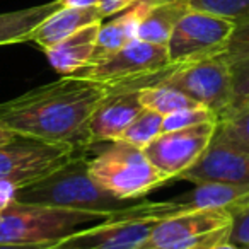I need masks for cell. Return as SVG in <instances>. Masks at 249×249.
<instances>
[{"label":"cell","mask_w":249,"mask_h":249,"mask_svg":"<svg viewBox=\"0 0 249 249\" xmlns=\"http://www.w3.org/2000/svg\"><path fill=\"white\" fill-rule=\"evenodd\" d=\"M89 176L101 190L123 201H139L173 178L156 167L143 149L123 140L109 142L89 159Z\"/></svg>","instance_id":"obj_5"},{"label":"cell","mask_w":249,"mask_h":249,"mask_svg":"<svg viewBox=\"0 0 249 249\" xmlns=\"http://www.w3.org/2000/svg\"><path fill=\"white\" fill-rule=\"evenodd\" d=\"M212 244H213V242H212ZM208 248V246H205V248H200V249H207Z\"/></svg>","instance_id":"obj_34"},{"label":"cell","mask_w":249,"mask_h":249,"mask_svg":"<svg viewBox=\"0 0 249 249\" xmlns=\"http://www.w3.org/2000/svg\"><path fill=\"white\" fill-rule=\"evenodd\" d=\"M139 0H99L97 2V9H99L103 18H109V16H116L123 12L124 9L132 7Z\"/></svg>","instance_id":"obj_27"},{"label":"cell","mask_w":249,"mask_h":249,"mask_svg":"<svg viewBox=\"0 0 249 249\" xmlns=\"http://www.w3.org/2000/svg\"><path fill=\"white\" fill-rule=\"evenodd\" d=\"M101 24L103 21L86 26L63 41L43 50L50 65L58 73H62V77H69L89 65L96 55Z\"/></svg>","instance_id":"obj_14"},{"label":"cell","mask_w":249,"mask_h":249,"mask_svg":"<svg viewBox=\"0 0 249 249\" xmlns=\"http://www.w3.org/2000/svg\"><path fill=\"white\" fill-rule=\"evenodd\" d=\"M16 137H18V133L11 132V130L4 128V126H0V145H4V143L11 142V140H14Z\"/></svg>","instance_id":"obj_32"},{"label":"cell","mask_w":249,"mask_h":249,"mask_svg":"<svg viewBox=\"0 0 249 249\" xmlns=\"http://www.w3.org/2000/svg\"><path fill=\"white\" fill-rule=\"evenodd\" d=\"M218 123H205L191 128L162 132L143 149L145 156L162 173L178 179L208 149Z\"/></svg>","instance_id":"obj_10"},{"label":"cell","mask_w":249,"mask_h":249,"mask_svg":"<svg viewBox=\"0 0 249 249\" xmlns=\"http://www.w3.org/2000/svg\"><path fill=\"white\" fill-rule=\"evenodd\" d=\"M99 0H62L63 7H90L97 5Z\"/></svg>","instance_id":"obj_29"},{"label":"cell","mask_w":249,"mask_h":249,"mask_svg":"<svg viewBox=\"0 0 249 249\" xmlns=\"http://www.w3.org/2000/svg\"><path fill=\"white\" fill-rule=\"evenodd\" d=\"M80 150L69 143L18 135L0 145V181L19 190L55 173Z\"/></svg>","instance_id":"obj_7"},{"label":"cell","mask_w":249,"mask_h":249,"mask_svg":"<svg viewBox=\"0 0 249 249\" xmlns=\"http://www.w3.org/2000/svg\"><path fill=\"white\" fill-rule=\"evenodd\" d=\"M149 86H169L190 96L198 104L210 107L218 118L227 111L232 96L231 60L222 53L188 60L183 63H171L166 69L150 73L123 86L106 89L139 90Z\"/></svg>","instance_id":"obj_4"},{"label":"cell","mask_w":249,"mask_h":249,"mask_svg":"<svg viewBox=\"0 0 249 249\" xmlns=\"http://www.w3.org/2000/svg\"><path fill=\"white\" fill-rule=\"evenodd\" d=\"M159 0H139L132 7L124 9L120 16L111 19L106 24H101L99 36H97V46L94 60L103 58L109 53L120 50L132 39H137V31L149 11ZM92 60V62H94Z\"/></svg>","instance_id":"obj_16"},{"label":"cell","mask_w":249,"mask_h":249,"mask_svg":"<svg viewBox=\"0 0 249 249\" xmlns=\"http://www.w3.org/2000/svg\"><path fill=\"white\" fill-rule=\"evenodd\" d=\"M229 241L234 242L239 248L249 246V203L232 212Z\"/></svg>","instance_id":"obj_26"},{"label":"cell","mask_w":249,"mask_h":249,"mask_svg":"<svg viewBox=\"0 0 249 249\" xmlns=\"http://www.w3.org/2000/svg\"><path fill=\"white\" fill-rule=\"evenodd\" d=\"M241 249H249V246H244V248H241Z\"/></svg>","instance_id":"obj_33"},{"label":"cell","mask_w":249,"mask_h":249,"mask_svg":"<svg viewBox=\"0 0 249 249\" xmlns=\"http://www.w3.org/2000/svg\"><path fill=\"white\" fill-rule=\"evenodd\" d=\"M86 154L87 150H80L50 176L19 188L16 200L72 210L107 212L114 215L123 213L126 208L135 205L137 201H123L111 196L90 179L89 159Z\"/></svg>","instance_id":"obj_2"},{"label":"cell","mask_w":249,"mask_h":249,"mask_svg":"<svg viewBox=\"0 0 249 249\" xmlns=\"http://www.w3.org/2000/svg\"><path fill=\"white\" fill-rule=\"evenodd\" d=\"M178 179L195 184H249V154L212 142L203 156Z\"/></svg>","instance_id":"obj_13"},{"label":"cell","mask_w":249,"mask_h":249,"mask_svg":"<svg viewBox=\"0 0 249 249\" xmlns=\"http://www.w3.org/2000/svg\"><path fill=\"white\" fill-rule=\"evenodd\" d=\"M162 114L150 109H142L139 116L130 123L120 140L139 149H145L152 140L162 133Z\"/></svg>","instance_id":"obj_21"},{"label":"cell","mask_w":249,"mask_h":249,"mask_svg":"<svg viewBox=\"0 0 249 249\" xmlns=\"http://www.w3.org/2000/svg\"><path fill=\"white\" fill-rule=\"evenodd\" d=\"M111 217L116 215L14 200L5 210L0 212V244H55Z\"/></svg>","instance_id":"obj_3"},{"label":"cell","mask_w":249,"mask_h":249,"mask_svg":"<svg viewBox=\"0 0 249 249\" xmlns=\"http://www.w3.org/2000/svg\"><path fill=\"white\" fill-rule=\"evenodd\" d=\"M249 53V18L237 22L227 46L224 50V55L229 60H234L237 56H242Z\"/></svg>","instance_id":"obj_25"},{"label":"cell","mask_w":249,"mask_h":249,"mask_svg":"<svg viewBox=\"0 0 249 249\" xmlns=\"http://www.w3.org/2000/svg\"><path fill=\"white\" fill-rule=\"evenodd\" d=\"M156 222L116 215L55 242L50 249H139Z\"/></svg>","instance_id":"obj_11"},{"label":"cell","mask_w":249,"mask_h":249,"mask_svg":"<svg viewBox=\"0 0 249 249\" xmlns=\"http://www.w3.org/2000/svg\"><path fill=\"white\" fill-rule=\"evenodd\" d=\"M106 94L103 84L62 77L0 103V126L22 137L87 150V124Z\"/></svg>","instance_id":"obj_1"},{"label":"cell","mask_w":249,"mask_h":249,"mask_svg":"<svg viewBox=\"0 0 249 249\" xmlns=\"http://www.w3.org/2000/svg\"><path fill=\"white\" fill-rule=\"evenodd\" d=\"M188 11V0H159L139 26L137 39L166 46L174 26Z\"/></svg>","instance_id":"obj_18"},{"label":"cell","mask_w":249,"mask_h":249,"mask_svg":"<svg viewBox=\"0 0 249 249\" xmlns=\"http://www.w3.org/2000/svg\"><path fill=\"white\" fill-rule=\"evenodd\" d=\"M232 96L227 111L220 118L231 116L249 106V53L231 60ZM218 118V120H220Z\"/></svg>","instance_id":"obj_22"},{"label":"cell","mask_w":249,"mask_h":249,"mask_svg":"<svg viewBox=\"0 0 249 249\" xmlns=\"http://www.w3.org/2000/svg\"><path fill=\"white\" fill-rule=\"evenodd\" d=\"M205 123H218V114L203 104H195L190 107H183L162 118V132L171 130L191 128Z\"/></svg>","instance_id":"obj_23"},{"label":"cell","mask_w":249,"mask_h":249,"mask_svg":"<svg viewBox=\"0 0 249 249\" xmlns=\"http://www.w3.org/2000/svg\"><path fill=\"white\" fill-rule=\"evenodd\" d=\"M237 22L227 18L201 11H188L174 26L167 41V56L171 63L222 53L231 39Z\"/></svg>","instance_id":"obj_9"},{"label":"cell","mask_w":249,"mask_h":249,"mask_svg":"<svg viewBox=\"0 0 249 249\" xmlns=\"http://www.w3.org/2000/svg\"><path fill=\"white\" fill-rule=\"evenodd\" d=\"M52 244H33V246H7L0 244V249H50Z\"/></svg>","instance_id":"obj_31"},{"label":"cell","mask_w":249,"mask_h":249,"mask_svg":"<svg viewBox=\"0 0 249 249\" xmlns=\"http://www.w3.org/2000/svg\"><path fill=\"white\" fill-rule=\"evenodd\" d=\"M107 94L92 113L87 124L90 145L101 142H116L123 132L143 109L132 89H106Z\"/></svg>","instance_id":"obj_12"},{"label":"cell","mask_w":249,"mask_h":249,"mask_svg":"<svg viewBox=\"0 0 249 249\" xmlns=\"http://www.w3.org/2000/svg\"><path fill=\"white\" fill-rule=\"evenodd\" d=\"M171 65L167 46L132 39L120 50L90 62L87 67L69 77L90 80L106 87L123 86Z\"/></svg>","instance_id":"obj_8"},{"label":"cell","mask_w":249,"mask_h":249,"mask_svg":"<svg viewBox=\"0 0 249 249\" xmlns=\"http://www.w3.org/2000/svg\"><path fill=\"white\" fill-rule=\"evenodd\" d=\"M207 249H241L239 246H235L234 242L229 241V237H224V239H218L215 241L213 244H210Z\"/></svg>","instance_id":"obj_30"},{"label":"cell","mask_w":249,"mask_h":249,"mask_svg":"<svg viewBox=\"0 0 249 249\" xmlns=\"http://www.w3.org/2000/svg\"><path fill=\"white\" fill-rule=\"evenodd\" d=\"M16 193H18V188H14L9 183H4V181H0V212L5 210L16 200Z\"/></svg>","instance_id":"obj_28"},{"label":"cell","mask_w":249,"mask_h":249,"mask_svg":"<svg viewBox=\"0 0 249 249\" xmlns=\"http://www.w3.org/2000/svg\"><path fill=\"white\" fill-rule=\"evenodd\" d=\"M191 11L210 12L239 22L249 18V0H188Z\"/></svg>","instance_id":"obj_24"},{"label":"cell","mask_w":249,"mask_h":249,"mask_svg":"<svg viewBox=\"0 0 249 249\" xmlns=\"http://www.w3.org/2000/svg\"><path fill=\"white\" fill-rule=\"evenodd\" d=\"M97 5L90 7H60L46 18L29 36V41L36 43L41 50H46L56 43L63 41L79 29L94 22L103 21Z\"/></svg>","instance_id":"obj_15"},{"label":"cell","mask_w":249,"mask_h":249,"mask_svg":"<svg viewBox=\"0 0 249 249\" xmlns=\"http://www.w3.org/2000/svg\"><path fill=\"white\" fill-rule=\"evenodd\" d=\"M137 96H139V101L143 109L156 111V113L162 114V116L174 113L178 109H183V107L198 104L190 96H186L184 92L169 86L142 87V89L137 90Z\"/></svg>","instance_id":"obj_19"},{"label":"cell","mask_w":249,"mask_h":249,"mask_svg":"<svg viewBox=\"0 0 249 249\" xmlns=\"http://www.w3.org/2000/svg\"><path fill=\"white\" fill-rule=\"evenodd\" d=\"M212 142L249 154V106L231 116L220 118Z\"/></svg>","instance_id":"obj_20"},{"label":"cell","mask_w":249,"mask_h":249,"mask_svg":"<svg viewBox=\"0 0 249 249\" xmlns=\"http://www.w3.org/2000/svg\"><path fill=\"white\" fill-rule=\"evenodd\" d=\"M227 208H201L169 215L154 224L139 249H200L231 234Z\"/></svg>","instance_id":"obj_6"},{"label":"cell","mask_w":249,"mask_h":249,"mask_svg":"<svg viewBox=\"0 0 249 249\" xmlns=\"http://www.w3.org/2000/svg\"><path fill=\"white\" fill-rule=\"evenodd\" d=\"M60 7H63L62 0H52L48 4L0 14V46L29 41L31 33Z\"/></svg>","instance_id":"obj_17"}]
</instances>
